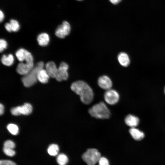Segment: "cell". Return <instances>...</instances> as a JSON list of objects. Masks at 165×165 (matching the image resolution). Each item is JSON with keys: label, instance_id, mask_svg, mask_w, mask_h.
<instances>
[{"label": "cell", "instance_id": "6da1fadb", "mask_svg": "<svg viewBox=\"0 0 165 165\" xmlns=\"http://www.w3.org/2000/svg\"><path fill=\"white\" fill-rule=\"evenodd\" d=\"M71 90L80 97L81 101L83 103L88 105L93 101L94 93L90 86L85 82L79 80L72 83Z\"/></svg>", "mask_w": 165, "mask_h": 165}, {"label": "cell", "instance_id": "7a4b0ae2", "mask_svg": "<svg viewBox=\"0 0 165 165\" xmlns=\"http://www.w3.org/2000/svg\"><path fill=\"white\" fill-rule=\"evenodd\" d=\"M88 112L92 117L98 119H108L110 115L109 110L103 101L93 105L89 109Z\"/></svg>", "mask_w": 165, "mask_h": 165}, {"label": "cell", "instance_id": "3957f363", "mask_svg": "<svg viewBox=\"0 0 165 165\" xmlns=\"http://www.w3.org/2000/svg\"><path fill=\"white\" fill-rule=\"evenodd\" d=\"M44 64L42 61L38 62L31 71L22 78V82L26 87H29L34 85L38 80L37 75L38 71L43 68Z\"/></svg>", "mask_w": 165, "mask_h": 165}, {"label": "cell", "instance_id": "277c9868", "mask_svg": "<svg viewBox=\"0 0 165 165\" xmlns=\"http://www.w3.org/2000/svg\"><path fill=\"white\" fill-rule=\"evenodd\" d=\"M101 153L96 149H88L82 155V158L87 165H95L101 157Z\"/></svg>", "mask_w": 165, "mask_h": 165}, {"label": "cell", "instance_id": "5b68a950", "mask_svg": "<svg viewBox=\"0 0 165 165\" xmlns=\"http://www.w3.org/2000/svg\"><path fill=\"white\" fill-rule=\"evenodd\" d=\"M119 96L116 90L110 89L106 90L104 94V99L105 102L110 105H114L119 101Z\"/></svg>", "mask_w": 165, "mask_h": 165}, {"label": "cell", "instance_id": "8992f818", "mask_svg": "<svg viewBox=\"0 0 165 165\" xmlns=\"http://www.w3.org/2000/svg\"><path fill=\"white\" fill-rule=\"evenodd\" d=\"M15 54L17 59L20 62L25 61L27 63L34 64L33 57L31 53L26 50L20 49L16 51Z\"/></svg>", "mask_w": 165, "mask_h": 165}, {"label": "cell", "instance_id": "52a82bcc", "mask_svg": "<svg viewBox=\"0 0 165 165\" xmlns=\"http://www.w3.org/2000/svg\"><path fill=\"white\" fill-rule=\"evenodd\" d=\"M68 66L65 62H61L58 68L55 77L56 80L59 82L66 80L68 77Z\"/></svg>", "mask_w": 165, "mask_h": 165}, {"label": "cell", "instance_id": "ba28073f", "mask_svg": "<svg viewBox=\"0 0 165 165\" xmlns=\"http://www.w3.org/2000/svg\"><path fill=\"white\" fill-rule=\"evenodd\" d=\"M70 31L71 26L66 21H64L62 24L57 28L55 34L59 38H64L69 34Z\"/></svg>", "mask_w": 165, "mask_h": 165}, {"label": "cell", "instance_id": "9c48e42d", "mask_svg": "<svg viewBox=\"0 0 165 165\" xmlns=\"http://www.w3.org/2000/svg\"><path fill=\"white\" fill-rule=\"evenodd\" d=\"M98 84L101 88L106 90L111 89L112 85L111 79L105 75L102 76L99 78Z\"/></svg>", "mask_w": 165, "mask_h": 165}, {"label": "cell", "instance_id": "30bf717a", "mask_svg": "<svg viewBox=\"0 0 165 165\" xmlns=\"http://www.w3.org/2000/svg\"><path fill=\"white\" fill-rule=\"evenodd\" d=\"M34 67V64L20 62L18 64L16 71L19 74L25 75L28 74Z\"/></svg>", "mask_w": 165, "mask_h": 165}, {"label": "cell", "instance_id": "8fae6325", "mask_svg": "<svg viewBox=\"0 0 165 165\" xmlns=\"http://www.w3.org/2000/svg\"><path fill=\"white\" fill-rule=\"evenodd\" d=\"M46 70L50 77L55 78L58 68L53 61L48 62L45 65Z\"/></svg>", "mask_w": 165, "mask_h": 165}, {"label": "cell", "instance_id": "7c38bea8", "mask_svg": "<svg viewBox=\"0 0 165 165\" xmlns=\"http://www.w3.org/2000/svg\"><path fill=\"white\" fill-rule=\"evenodd\" d=\"M139 119L138 117L132 115H128L125 118L126 124L131 128L135 127L139 124Z\"/></svg>", "mask_w": 165, "mask_h": 165}, {"label": "cell", "instance_id": "4fadbf2b", "mask_svg": "<svg viewBox=\"0 0 165 165\" xmlns=\"http://www.w3.org/2000/svg\"><path fill=\"white\" fill-rule=\"evenodd\" d=\"M118 61L119 64L123 67H127L130 64V59L128 55L123 52L120 53L118 56Z\"/></svg>", "mask_w": 165, "mask_h": 165}, {"label": "cell", "instance_id": "5bb4252c", "mask_svg": "<svg viewBox=\"0 0 165 165\" xmlns=\"http://www.w3.org/2000/svg\"><path fill=\"white\" fill-rule=\"evenodd\" d=\"M50 77L46 70L43 68L40 69L38 72L37 79L42 83H47Z\"/></svg>", "mask_w": 165, "mask_h": 165}, {"label": "cell", "instance_id": "9a60e30c", "mask_svg": "<svg viewBox=\"0 0 165 165\" xmlns=\"http://www.w3.org/2000/svg\"><path fill=\"white\" fill-rule=\"evenodd\" d=\"M37 40L39 45L45 46L49 43L50 37L48 34L46 33H41L37 36Z\"/></svg>", "mask_w": 165, "mask_h": 165}, {"label": "cell", "instance_id": "2e32d148", "mask_svg": "<svg viewBox=\"0 0 165 165\" xmlns=\"http://www.w3.org/2000/svg\"><path fill=\"white\" fill-rule=\"evenodd\" d=\"M129 132L133 138L137 141L141 140L145 136L142 132L135 127L131 128L129 130Z\"/></svg>", "mask_w": 165, "mask_h": 165}, {"label": "cell", "instance_id": "e0dca14e", "mask_svg": "<svg viewBox=\"0 0 165 165\" xmlns=\"http://www.w3.org/2000/svg\"><path fill=\"white\" fill-rule=\"evenodd\" d=\"M17 108L20 115H28L31 113L32 110V106L28 103H25L22 106H17Z\"/></svg>", "mask_w": 165, "mask_h": 165}, {"label": "cell", "instance_id": "ac0fdd59", "mask_svg": "<svg viewBox=\"0 0 165 165\" xmlns=\"http://www.w3.org/2000/svg\"><path fill=\"white\" fill-rule=\"evenodd\" d=\"M1 61L2 64L5 65L10 66L13 64L14 58L11 54H9L8 55L4 54L2 56Z\"/></svg>", "mask_w": 165, "mask_h": 165}, {"label": "cell", "instance_id": "d6986e66", "mask_svg": "<svg viewBox=\"0 0 165 165\" xmlns=\"http://www.w3.org/2000/svg\"><path fill=\"white\" fill-rule=\"evenodd\" d=\"M59 150V147L57 145L52 144L48 147L47 152L50 156H54L57 155Z\"/></svg>", "mask_w": 165, "mask_h": 165}, {"label": "cell", "instance_id": "ffe728a7", "mask_svg": "<svg viewBox=\"0 0 165 165\" xmlns=\"http://www.w3.org/2000/svg\"><path fill=\"white\" fill-rule=\"evenodd\" d=\"M68 161L67 156L64 153L59 154L57 158V161L59 165H66Z\"/></svg>", "mask_w": 165, "mask_h": 165}, {"label": "cell", "instance_id": "44dd1931", "mask_svg": "<svg viewBox=\"0 0 165 165\" xmlns=\"http://www.w3.org/2000/svg\"><path fill=\"white\" fill-rule=\"evenodd\" d=\"M8 131L12 134L16 135L19 133V128L18 126L15 124L10 123L7 126Z\"/></svg>", "mask_w": 165, "mask_h": 165}, {"label": "cell", "instance_id": "7402d4cb", "mask_svg": "<svg viewBox=\"0 0 165 165\" xmlns=\"http://www.w3.org/2000/svg\"><path fill=\"white\" fill-rule=\"evenodd\" d=\"M9 23L12 31L17 32L19 30L20 25L17 20L14 19H11Z\"/></svg>", "mask_w": 165, "mask_h": 165}, {"label": "cell", "instance_id": "603a6c76", "mask_svg": "<svg viewBox=\"0 0 165 165\" xmlns=\"http://www.w3.org/2000/svg\"><path fill=\"white\" fill-rule=\"evenodd\" d=\"M3 152L7 156L12 157L14 156L16 152L13 149L6 148L4 147L3 148Z\"/></svg>", "mask_w": 165, "mask_h": 165}, {"label": "cell", "instance_id": "cb8c5ba5", "mask_svg": "<svg viewBox=\"0 0 165 165\" xmlns=\"http://www.w3.org/2000/svg\"><path fill=\"white\" fill-rule=\"evenodd\" d=\"M15 143L12 141L8 140L5 141L4 144V147L13 149L15 148Z\"/></svg>", "mask_w": 165, "mask_h": 165}, {"label": "cell", "instance_id": "d4e9b609", "mask_svg": "<svg viewBox=\"0 0 165 165\" xmlns=\"http://www.w3.org/2000/svg\"><path fill=\"white\" fill-rule=\"evenodd\" d=\"M99 165H109V161L108 159L104 157H101L98 161Z\"/></svg>", "mask_w": 165, "mask_h": 165}, {"label": "cell", "instance_id": "484cf974", "mask_svg": "<svg viewBox=\"0 0 165 165\" xmlns=\"http://www.w3.org/2000/svg\"><path fill=\"white\" fill-rule=\"evenodd\" d=\"M7 46V43L6 40L3 39L0 40V51L2 52Z\"/></svg>", "mask_w": 165, "mask_h": 165}, {"label": "cell", "instance_id": "4316f807", "mask_svg": "<svg viewBox=\"0 0 165 165\" xmlns=\"http://www.w3.org/2000/svg\"><path fill=\"white\" fill-rule=\"evenodd\" d=\"M0 165H16L13 161L9 160H1Z\"/></svg>", "mask_w": 165, "mask_h": 165}, {"label": "cell", "instance_id": "83f0119b", "mask_svg": "<svg viewBox=\"0 0 165 165\" xmlns=\"http://www.w3.org/2000/svg\"><path fill=\"white\" fill-rule=\"evenodd\" d=\"M5 27L6 30L9 32L12 31L9 23H7L5 24Z\"/></svg>", "mask_w": 165, "mask_h": 165}, {"label": "cell", "instance_id": "f1b7e54d", "mask_svg": "<svg viewBox=\"0 0 165 165\" xmlns=\"http://www.w3.org/2000/svg\"><path fill=\"white\" fill-rule=\"evenodd\" d=\"M4 14L3 12L1 10L0 11V21L2 22L4 18Z\"/></svg>", "mask_w": 165, "mask_h": 165}, {"label": "cell", "instance_id": "f546056e", "mask_svg": "<svg viewBox=\"0 0 165 165\" xmlns=\"http://www.w3.org/2000/svg\"><path fill=\"white\" fill-rule=\"evenodd\" d=\"M4 112V107L2 104H0V114L1 115L3 114Z\"/></svg>", "mask_w": 165, "mask_h": 165}, {"label": "cell", "instance_id": "4dcf8cb0", "mask_svg": "<svg viewBox=\"0 0 165 165\" xmlns=\"http://www.w3.org/2000/svg\"><path fill=\"white\" fill-rule=\"evenodd\" d=\"M110 2L113 4H117L120 2L122 0H109Z\"/></svg>", "mask_w": 165, "mask_h": 165}, {"label": "cell", "instance_id": "1f68e13d", "mask_svg": "<svg viewBox=\"0 0 165 165\" xmlns=\"http://www.w3.org/2000/svg\"><path fill=\"white\" fill-rule=\"evenodd\" d=\"M164 93H165V87H164Z\"/></svg>", "mask_w": 165, "mask_h": 165}, {"label": "cell", "instance_id": "d6a6232c", "mask_svg": "<svg viewBox=\"0 0 165 165\" xmlns=\"http://www.w3.org/2000/svg\"><path fill=\"white\" fill-rule=\"evenodd\" d=\"M78 0V1H82V0Z\"/></svg>", "mask_w": 165, "mask_h": 165}]
</instances>
